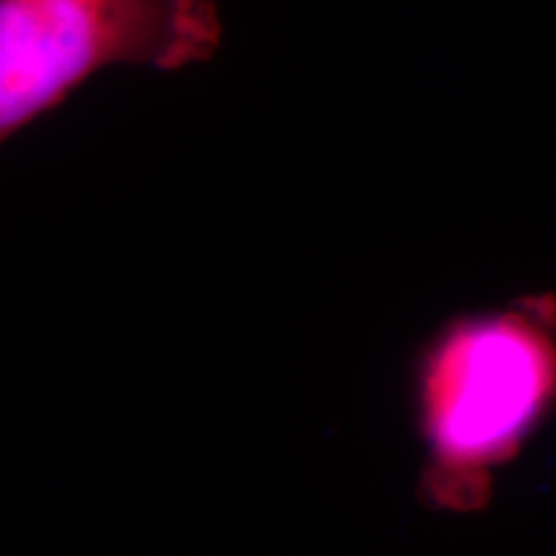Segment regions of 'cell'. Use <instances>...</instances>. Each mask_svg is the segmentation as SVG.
Segmentation results:
<instances>
[{
	"instance_id": "1",
	"label": "cell",
	"mask_w": 556,
	"mask_h": 556,
	"mask_svg": "<svg viewBox=\"0 0 556 556\" xmlns=\"http://www.w3.org/2000/svg\"><path fill=\"white\" fill-rule=\"evenodd\" d=\"M422 495L443 510L490 503L556 409V294H528L441 328L415 381Z\"/></svg>"
},
{
	"instance_id": "2",
	"label": "cell",
	"mask_w": 556,
	"mask_h": 556,
	"mask_svg": "<svg viewBox=\"0 0 556 556\" xmlns=\"http://www.w3.org/2000/svg\"><path fill=\"white\" fill-rule=\"evenodd\" d=\"M222 39L217 0H0V137L60 109L101 70L204 65Z\"/></svg>"
}]
</instances>
